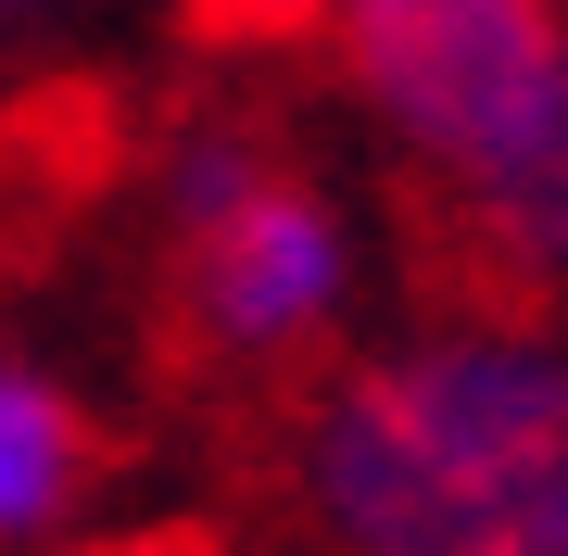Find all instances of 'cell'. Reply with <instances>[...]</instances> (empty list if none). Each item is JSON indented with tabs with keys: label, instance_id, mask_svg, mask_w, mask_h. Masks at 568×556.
<instances>
[{
	"label": "cell",
	"instance_id": "6",
	"mask_svg": "<svg viewBox=\"0 0 568 556\" xmlns=\"http://www.w3.org/2000/svg\"><path fill=\"white\" fill-rule=\"evenodd\" d=\"M26 13H51V0H0V26H26Z\"/></svg>",
	"mask_w": 568,
	"mask_h": 556
},
{
	"label": "cell",
	"instance_id": "2",
	"mask_svg": "<svg viewBox=\"0 0 568 556\" xmlns=\"http://www.w3.org/2000/svg\"><path fill=\"white\" fill-rule=\"evenodd\" d=\"M316 51L455 241L568 304V0H328Z\"/></svg>",
	"mask_w": 568,
	"mask_h": 556
},
{
	"label": "cell",
	"instance_id": "4",
	"mask_svg": "<svg viewBox=\"0 0 568 556\" xmlns=\"http://www.w3.org/2000/svg\"><path fill=\"white\" fill-rule=\"evenodd\" d=\"M102 494V417L51 354L0 342V556H39Z\"/></svg>",
	"mask_w": 568,
	"mask_h": 556
},
{
	"label": "cell",
	"instance_id": "3",
	"mask_svg": "<svg viewBox=\"0 0 568 556\" xmlns=\"http://www.w3.org/2000/svg\"><path fill=\"white\" fill-rule=\"evenodd\" d=\"M152 241L178 279V330L215 367H316L342 354L366 304V215L354 190L304 165L278 127L253 114H190L152 165Z\"/></svg>",
	"mask_w": 568,
	"mask_h": 556
},
{
	"label": "cell",
	"instance_id": "1",
	"mask_svg": "<svg viewBox=\"0 0 568 556\" xmlns=\"http://www.w3.org/2000/svg\"><path fill=\"white\" fill-rule=\"evenodd\" d=\"M291 518L316 556H568V316L493 304L328 354Z\"/></svg>",
	"mask_w": 568,
	"mask_h": 556
},
{
	"label": "cell",
	"instance_id": "5",
	"mask_svg": "<svg viewBox=\"0 0 568 556\" xmlns=\"http://www.w3.org/2000/svg\"><path fill=\"white\" fill-rule=\"evenodd\" d=\"M190 26L227 39V51H278V39H316L328 0H190Z\"/></svg>",
	"mask_w": 568,
	"mask_h": 556
}]
</instances>
